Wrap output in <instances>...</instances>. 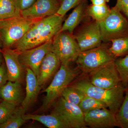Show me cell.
I'll list each match as a JSON object with an SVG mask.
<instances>
[{
    "label": "cell",
    "instance_id": "cell-33",
    "mask_svg": "<svg viewBox=\"0 0 128 128\" xmlns=\"http://www.w3.org/2000/svg\"><path fill=\"white\" fill-rule=\"evenodd\" d=\"M110 0H90L92 4L102 5L106 4Z\"/></svg>",
    "mask_w": 128,
    "mask_h": 128
},
{
    "label": "cell",
    "instance_id": "cell-3",
    "mask_svg": "<svg viewBox=\"0 0 128 128\" xmlns=\"http://www.w3.org/2000/svg\"><path fill=\"white\" fill-rule=\"evenodd\" d=\"M81 72L78 66L72 68L69 65L61 64L50 85L42 92L46 93V96L38 111L44 112L49 110L54 102L61 96L64 89L71 84Z\"/></svg>",
    "mask_w": 128,
    "mask_h": 128
},
{
    "label": "cell",
    "instance_id": "cell-23",
    "mask_svg": "<svg viewBox=\"0 0 128 128\" xmlns=\"http://www.w3.org/2000/svg\"><path fill=\"white\" fill-rule=\"evenodd\" d=\"M20 16L14 0H0V20Z\"/></svg>",
    "mask_w": 128,
    "mask_h": 128
},
{
    "label": "cell",
    "instance_id": "cell-30",
    "mask_svg": "<svg viewBox=\"0 0 128 128\" xmlns=\"http://www.w3.org/2000/svg\"><path fill=\"white\" fill-rule=\"evenodd\" d=\"M36 0H14L17 9L19 11L24 10L32 6Z\"/></svg>",
    "mask_w": 128,
    "mask_h": 128
},
{
    "label": "cell",
    "instance_id": "cell-12",
    "mask_svg": "<svg viewBox=\"0 0 128 128\" xmlns=\"http://www.w3.org/2000/svg\"><path fill=\"white\" fill-rule=\"evenodd\" d=\"M60 0H36L28 9L20 11L21 16L38 20L56 14L59 9Z\"/></svg>",
    "mask_w": 128,
    "mask_h": 128
},
{
    "label": "cell",
    "instance_id": "cell-10",
    "mask_svg": "<svg viewBox=\"0 0 128 128\" xmlns=\"http://www.w3.org/2000/svg\"><path fill=\"white\" fill-rule=\"evenodd\" d=\"M88 80L97 87L110 89L121 84L119 74L114 61L108 63L89 73Z\"/></svg>",
    "mask_w": 128,
    "mask_h": 128
},
{
    "label": "cell",
    "instance_id": "cell-17",
    "mask_svg": "<svg viewBox=\"0 0 128 128\" xmlns=\"http://www.w3.org/2000/svg\"><path fill=\"white\" fill-rule=\"evenodd\" d=\"M24 118L27 121L30 120L38 121L49 128H72L68 122L56 113L51 112L50 114H24Z\"/></svg>",
    "mask_w": 128,
    "mask_h": 128
},
{
    "label": "cell",
    "instance_id": "cell-9",
    "mask_svg": "<svg viewBox=\"0 0 128 128\" xmlns=\"http://www.w3.org/2000/svg\"><path fill=\"white\" fill-rule=\"evenodd\" d=\"M73 34L81 52L98 47L103 42L99 23L92 19L86 22Z\"/></svg>",
    "mask_w": 128,
    "mask_h": 128
},
{
    "label": "cell",
    "instance_id": "cell-18",
    "mask_svg": "<svg viewBox=\"0 0 128 128\" xmlns=\"http://www.w3.org/2000/svg\"><path fill=\"white\" fill-rule=\"evenodd\" d=\"M87 6L86 0H82L64 21L60 32L66 31L73 34L76 27L87 16L86 14Z\"/></svg>",
    "mask_w": 128,
    "mask_h": 128
},
{
    "label": "cell",
    "instance_id": "cell-4",
    "mask_svg": "<svg viewBox=\"0 0 128 128\" xmlns=\"http://www.w3.org/2000/svg\"><path fill=\"white\" fill-rule=\"evenodd\" d=\"M37 20L28 19L21 16L0 20V35L2 41V48L13 47L23 38Z\"/></svg>",
    "mask_w": 128,
    "mask_h": 128
},
{
    "label": "cell",
    "instance_id": "cell-25",
    "mask_svg": "<svg viewBox=\"0 0 128 128\" xmlns=\"http://www.w3.org/2000/svg\"><path fill=\"white\" fill-rule=\"evenodd\" d=\"M78 106L84 114L92 110L108 108L103 102L87 96H85Z\"/></svg>",
    "mask_w": 128,
    "mask_h": 128
},
{
    "label": "cell",
    "instance_id": "cell-7",
    "mask_svg": "<svg viewBox=\"0 0 128 128\" xmlns=\"http://www.w3.org/2000/svg\"><path fill=\"white\" fill-rule=\"evenodd\" d=\"M51 51L64 65L76 61L81 52L74 34L66 31L59 32L54 37Z\"/></svg>",
    "mask_w": 128,
    "mask_h": 128
},
{
    "label": "cell",
    "instance_id": "cell-32",
    "mask_svg": "<svg viewBox=\"0 0 128 128\" xmlns=\"http://www.w3.org/2000/svg\"><path fill=\"white\" fill-rule=\"evenodd\" d=\"M115 6L128 20V0H117Z\"/></svg>",
    "mask_w": 128,
    "mask_h": 128
},
{
    "label": "cell",
    "instance_id": "cell-16",
    "mask_svg": "<svg viewBox=\"0 0 128 128\" xmlns=\"http://www.w3.org/2000/svg\"><path fill=\"white\" fill-rule=\"evenodd\" d=\"M26 96L22 103L25 112L36 100L42 86L38 84L37 76L31 69L26 68Z\"/></svg>",
    "mask_w": 128,
    "mask_h": 128
},
{
    "label": "cell",
    "instance_id": "cell-35",
    "mask_svg": "<svg viewBox=\"0 0 128 128\" xmlns=\"http://www.w3.org/2000/svg\"><path fill=\"white\" fill-rule=\"evenodd\" d=\"M2 48V40L1 38L0 35V48Z\"/></svg>",
    "mask_w": 128,
    "mask_h": 128
},
{
    "label": "cell",
    "instance_id": "cell-21",
    "mask_svg": "<svg viewBox=\"0 0 128 128\" xmlns=\"http://www.w3.org/2000/svg\"><path fill=\"white\" fill-rule=\"evenodd\" d=\"M111 9L107 4L87 6L86 14L87 16L99 22L103 20L110 13Z\"/></svg>",
    "mask_w": 128,
    "mask_h": 128
},
{
    "label": "cell",
    "instance_id": "cell-31",
    "mask_svg": "<svg viewBox=\"0 0 128 128\" xmlns=\"http://www.w3.org/2000/svg\"><path fill=\"white\" fill-rule=\"evenodd\" d=\"M8 81L7 68L5 62L0 66V88Z\"/></svg>",
    "mask_w": 128,
    "mask_h": 128
},
{
    "label": "cell",
    "instance_id": "cell-29",
    "mask_svg": "<svg viewBox=\"0 0 128 128\" xmlns=\"http://www.w3.org/2000/svg\"><path fill=\"white\" fill-rule=\"evenodd\" d=\"M59 9L56 14L64 17L70 10L75 7L82 0H60Z\"/></svg>",
    "mask_w": 128,
    "mask_h": 128
},
{
    "label": "cell",
    "instance_id": "cell-6",
    "mask_svg": "<svg viewBox=\"0 0 128 128\" xmlns=\"http://www.w3.org/2000/svg\"><path fill=\"white\" fill-rule=\"evenodd\" d=\"M103 42L128 36V20L114 6L103 20L98 22Z\"/></svg>",
    "mask_w": 128,
    "mask_h": 128
},
{
    "label": "cell",
    "instance_id": "cell-5",
    "mask_svg": "<svg viewBox=\"0 0 128 128\" xmlns=\"http://www.w3.org/2000/svg\"><path fill=\"white\" fill-rule=\"evenodd\" d=\"M108 42H102L100 46L81 52L76 60L77 66L85 74H89L117 58L110 52Z\"/></svg>",
    "mask_w": 128,
    "mask_h": 128
},
{
    "label": "cell",
    "instance_id": "cell-15",
    "mask_svg": "<svg viewBox=\"0 0 128 128\" xmlns=\"http://www.w3.org/2000/svg\"><path fill=\"white\" fill-rule=\"evenodd\" d=\"M61 64L59 59L52 52L48 53L41 62L37 76L38 84L42 86L47 83L55 75Z\"/></svg>",
    "mask_w": 128,
    "mask_h": 128
},
{
    "label": "cell",
    "instance_id": "cell-2",
    "mask_svg": "<svg viewBox=\"0 0 128 128\" xmlns=\"http://www.w3.org/2000/svg\"><path fill=\"white\" fill-rule=\"evenodd\" d=\"M70 86L80 90L86 96L103 102L114 114L121 106L124 98L126 88L122 84L110 89L96 86L86 78H82Z\"/></svg>",
    "mask_w": 128,
    "mask_h": 128
},
{
    "label": "cell",
    "instance_id": "cell-19",
    "mask_svg": "<svg viewBox=\"0 0 128 128\" xmlns=\"http://www.w3.org/2000/svg\"><path fill=\"white\" fill-rule=\"evenodd\" d=\"M22 87L21 83L8 81L0 88V98L4 100L18 105L22 99Z\"/></svg>",
    "mask_w": 128,
    "mask_h": 128
},
{
    "label": "cell",
    "instance_id": "cell-14",
    "mask_svg": "<svg viewBox=\"0 0 128 128\" xmlns=\"http://www.w3.org/2000/svg\"><path fill=\"white\" fill-rule=\"evenodd\" d=\"M7 68L8 81L21 83L24 78V66L18 58L19 53L11 48L1 49Z\"/></svg>",
    "mask_w": 128,
    "mask_h": 128
},
{
    "label": "cell",
    "instance_id": "cell-22",
    "mask_svg": "<svg viewBox=\"0 0 128 128\" xmlns=\"http://www.w3.org/2000/svg\"><path fill=\"white\" fill-rule=\"evenodd\" d=\"M109 48L110 53L116 58L128 55V36L113 40Z\"/></svg>",
    "mask_w": 128,
    "mask_h": 128
},
{
    "label": "cell",
    "instance_id": "cell-13",
    "mask_svg": "<svg viewBox=\"0 0 128 128\" xmlns=\"http://www.w3.org/2000/svg\"><path fill=\"white\" fill-rule=\"evenodd\" d=\"M86 125L92 128H112L118 127L115 115L109 109L99 108L84 114Z\"/></svg>",
    "mask_w": 128,
    "mask_h": 128
},
{
    "label": "cell",
    "instance_id": "cell-27",
    "mask_svg": "<svg viewBox=\"0 0 128 128\" xmlns=\"http://www.w3.org/2000/svg\"><path fill=\"white\" fill-rule=\"evenodd\" d=\"M122 84L128 87V55L117 58L114 61Z\"/></svg>",
    "mask_w": 128,
    "mask_h": 128
},
{
    "label": "cell",
    "instance_id": "cell-28",
    "mask_svg": "<svg viewBox=\"0 0 128 128\" xmlns=\"http://www.w3.org/2000/svg\"><path fill=\"white\" fill-rule=\"evenodd\" d=\"M18 106L15 104L3 100L0 103V124L7 120Z\"/></svg>",
    "mask_w": 128,
    "mask_h": 128
},
{
    "label": "cell",
    "instance_id": "cell-1",
    "mask_svg": "<svg viewBox=\"0 0 128 128\" xmlns=\"http://www.w3.org/2000/svg\"><path fill=\"white\" fill-rule=\"evenodd\" d=\"M64 18L56 14L37 20L13 46L14 50L19 53L52 40L60 31Z\"/></svg>",
    "mask_w": 128,
    "mask_h": 128
},
{
    "label": "cell",
    "instance_id": "cell-34",
    "mask_svg": "<svg viewBox=\"0 0 128 128\" xmlns=\"http://www.w3.org/2000/svg\"><path fill=\"white\" fill-rule=\"evenodd\" d=\"M1 49V48H0V66L2 64V62L4 61V58Z\"/></svg>",
    "mask_w": 128,
    "mask_h": 128
},
{
    "label": "cell",
    "instance_id": "cell-20",
    "mask_svg": "<svg viewBox=\"0 0 128 128\" xmlns=\"http://www.w3.org/2000/svg\"><path fill=\"white\" fill-rule=\"evenodd\" d=\"M25 111L22 106H18L7 120L0 124V128H18L26 122L24 118Z\"/></svg>",
    "mask_w": 128,
    "mask_h": 128
},
{
    "label": "cell",
    "instance_id": "cell-11",
    "mask_svg": "<svg viewBox=\"0 0 128 128\" xmlns=\"http://www.w3.org/2000/svg\"><path fill=\"white\" fill-rule=\"evenodd\" d=\"M52 40L41 45L19 53L18 58L21 64L31 69L37 76L44 58L52 49Z\"/></svg>",
    "mask_w": 128,
    "mask_h": 128
},
{
    "label": "cell",
    "instance_id": "cell-26",
    "mask_svg": "<svg viewBox=\"0 0 128 128\" xmlns=\"http://www.w3.org/2000/svg\"><path fill=\"white\" fill-rule=\"evenodd\" d=\"M85 96L80 90L69 85L64 89L61 96L70 103L78 105Z\"/></svg>",
    "mask_w": 128,
    "mask_h": 128
},
{
    "label": "cell",
    "instance_id": "cell-8",
    "mask_svg": "<svg viewBox=\"0 0 128 128\" xmlns=\"http://www.w3.org/2000/svg\"><path fill=\"white\" fill-rule=\"evenodd\" d=\"M52 112L63 117L72 128H86L84 114L78 105L68 102L60 96L52 104Z\"/></svg>",
    "mask_w": 128,
    "mask_h": 128
},
{
    "label": "cell",
    "instance_id": "cell-24",
    "mask_svg": "<svg viewBox=\"0 0 128 128\" xmlns=\"http://www.w3.org/2000/svg\"><path fill=\"white\" fill-rule=\"evenodd\" d=\"M124 94L122 103L115 114L118 127L121 128H128V87Z\"/></svg>",
    "mask_w": 128,
    "mask_h": 128
}]
</instances>
